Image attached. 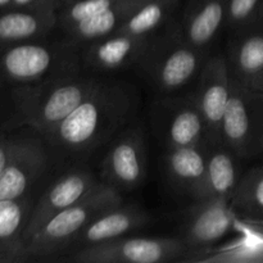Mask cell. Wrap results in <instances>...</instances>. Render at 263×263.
<instances>
[{"mask_svg": "<svg viewBox=\"0 0 263 263\" xmlns=\"http://www.w3.org/2000/svg\"><path fill=\"white\" fill-rule=\"evenodd\" d=\"M136 104L138 95L130 84L100 80L98 86L43 139L46 145L67 156L87 154L126 127Z\"/></svg>", "mask_w": 263, "mask_h": 263, "instance_id": "6da1fadb", "label": "cell"}, {"mask_svg": "<svg viewBox=\"0 0 263 263\" xmlns=\"http://www.w3.org/2000/svg\"><path fill=\"white\" fill-rule=\"evenodd\" d=\"M100 82L94 76L62 74L37 84L20 85L13 89L12 128L27 126L45 136L64 120Z\"/></svg>", "mask_w": 263, "mask_h": 263, "instance_id": "7a4b0ae2", "label": "cell"}, {"mask_svg": "<svg viewBox=\"0 0 263 263\" xmlns=\"http://www.w3.org/2000/svg\"><path fill=\"white\" fill-rule=\"evenodd\" d=\"M122 203L120 190L102 181V184L86 197L54 216L25 241L22 263L58 261L61 254L68 252L72 241L82 229L103 212Z\"/></svg>", "mask_w": 263, "mask_h": 263, "instance_id": "3957f363", "label": "cell"}, {"mask_svg": "<svg viewBox=\"0 0 263 263\" xmlns=\"http://www.w3.org/2000/svg\"><path fill=\"white\" fill-rule=\"evenodd\" d=\"M81 48L67 39L62 43L43 40L17 44L0 50V89L30 85L80 72Z\"/></svg>", "mask_w": 263, "mask_h": 263, "instance_id": "277c9868", "label": "cell"}, {"mask_svg": "<svg viewBox=\"0 0 263 263\" xmlns=\"http://www.w3.org/2000/svg\"><path fill=\"white\" fill-rule=\"evenodd\" d=\"M207 50L185 43L174 30L157 35L138 68L159 92L168 94L199 76Z\"/></svg>", "mask_w": 263, "mask_h": 263, "instance_id": "5b68a950", "label": "cell"}, {"mask_svg": "<svg viewBox=\"0 0 263 263\" xmlns=\"http://www.w3.org/2000/svg\"><path fill=\"white\" fill-rule=\"evenodd\" d=\"M193 252L180 238H117L69 253L74 263L187 262Z\"/></svg>", "mask_w": 263, "mask_h": 263, "instance_id": "8992f818", "label": "cell"}, {"mask_svg": "<svg viewBox=\"0 0 263 263\" xmlns=\"http://www.w3.org/2000/svg\"><path fill=\"white\" fill-rule=\"evenodd\" d=\"M221 144L238 158H252L263 152V92L247 89L231 76Z\"/></svg>", "mask_w": 263, "mask_h": 263, "instance_id": "52a82bcc", "label": "cell"}, {"mask_svg": "<svg viewBox=\"0 0 263 263\" xmlns=\"http://www.w3.org/2000/svg\"><path fill=\"white\" fill-rule=\"evenodd\" d=\"M146 176V148L139 125L125 127L113 139L103 159V182L117 190L139 186Z\"/></svg>", "mask_w": 263, "mask_h": 263, "instance_id": "ba28073f", "label": "cell"}, {"mask_svg": "<svg viewBox=\"0 0 263 263\" xmlns=\"http://www.w3.org/2000/svg\"><path fill=\"white\" fill-rule=\"evenodd\" d=\"M153 120L168 148L207 143V126L194 94L159 99L154 104Z\"/></svg>", "mask_w": 263, "mask_h": 263, "instance_id": "9c48e42d", "label": "cell"}, {"mask_svg": "<svg viewBox=\"0 0 263 263\" xmlns=\"http://www.w3.org/2000/svg\"><path fill=\"white\" fill-rule=\"evenodd\" d=\"M195 202L187 211L182 228L181 238L193 252L187 262L215 247L221 239L234 231L236 220V213L231 208L230 200L205 198Z\"/></svg>", "mask_w": 263, "mask_h": 263, "instance_id": "30bf717a", "label": "cell"}, {"mask_svg": "<svg viewBox=\"0 0 263 263\" xmlns=\"http://www.w3.org/2000/svg\"><path fill=\"white\" fill-rule=\"evenodd\" d=\"M194 95L207 126V143L218 145L221 125L230 98V72L226 57L215 55L205 59Z\"/></svg>", "mask_w": 263, "mask_h": 263, "instance_id": "8fae6325", "label": "cell"}, {"mask_svg": "<svg viewBox=\"0 0 263 263\" xmlns=\"http://www.w3.org/2000/svg\"><path fill=\"white\" fill-rule=\"evenodd\" d=\"M49 164L46 143L40 138L18 135L14 152L0 175V200L32 192Z\"/></svg>", "mask_w": 263, "mask_h": 263, "instance_id": "7c38bea8", "label": "cell"}, {"mask_svg": "<svg viewBox=\"0 0 263 263\" xmlns=\"http://www.w3.org/2000/svg\"><path fill=\"white\" fill-rule=\"evenodd\" d=\"M100 184L102 181L95 179L94 175L86 168L71 170L62 175L36 200L25 230L23 241L28 240L54 216L81 200Z\"/></svg>", "mask_w": 263, "mask_h": 263, "instance_id": "4fadbf2b", "label": "cell"}, {"mask_svg": "<svg viewBox=\"0 0 263 263\" xmlns=\"http://www.w3.org/2000/svg\"><path fill=\"white\" fill-rule=\"evenodd\" d=\"M156 36H134L115 32L86 44V48L81 51V59L90 68L100 72L138 67Z\"/></svg>", "mask_w": 263, "mask_h": 263, "instance_id": "5bb4252c", "label": "cell"}, {"mask_svg": "<svg viewBox=\"0 0 263 263\" xmlns=\"http://www.w3.org/2000/svg\"><path fill=\"white\" fill-rule=\"evenodd\" d=\"M58 3L0 12V50L17 44L43 40L59 25Z\"/></svg>", "mask_w": 263, "mask_h": 263, "instance_id": "9a60e30c", "label": "cell"}, {"mask_svg": "<svg viewBox=\"0 0 263 263\" xmlns=\"http://www.w3.org/2000/svg\"><path fill=\"white\" fill-rule=\"evenodd\" d=\"M226 20L228 0H189L181 20L172 30L185 43L207 50Z\"/></svg>", "mask_w": 263, "mask_h": 263, "instance_id": "2e32d148", "label": "cell"}, {"mask_svg": "<svg viewBox=\"0 0 263 263\" xmlns=\"http://www.w3.org/2000/svg\"><path fill=\"white\" fill-rule=\"evenodd\" d=\"M151 217L138 205H117L105 211L91 221L74 238L67 253H73L85 247L95 246L113 239L122 238L131 231L145 226Z\"/></svg>", "mask_w": 263, "mask_h": 263, "instance_id": "e0dca14e", "label": "cell"}, {"mask_svg": "<svg viewBox=\"0 0 263 263\" xmlns=\"http://www.w3.org/2000/svg\"><path fill=\"white\" fill-rule=\"evenodd\" d=\"M210 144L168 148L166 154V175L172 186L194 200L202 199L207 176Z\"/></svg>", "mask_w": 263, "mask_h": 263, "instance_id": "ac0fdd59", "label": "cell"}, {"mask_svg": "<svg viewBox=\"0 0 263 263\" xmlns=\"http://www.w3.org/2000/svg\"><path fill=\"white\" fill-rule=\"evenodd\" d=\"M226 61L231 77L247 89L263 92V25L236 33Z\"/></svg>", "mask_w": 263, "mask_h": 263, "instance_id": "d6986e66", "label": "cell"}, {"mask_svg": "<svg viewBox=\"0 0 263 263\" xmlns=\"http://www.w3.org/2000/svg\"><path fill=\"white\" fill-rule=\"evenodd\" d=\"M234 231L238 235L229 243L212 247L190 262L199 263H263V234L251 222L236 215Z\"/></svg>", "mask_w": 263, "mask_h": 263, "instance_id": "ffe728a7", "label": "cell"}, {"mask_svg": "<svg viewBox=\"0 0 263 263\" xmlns=\"http://www.w3.org/2000/svg\"><path fill=\"white\" fill-rule=\"evenodd\" d=\"M36 200L32 192L0 200V248L13 257L14 263H22L23 235Z\"/></svg>", "mask_w": 263, "mask_h": 263, "instance_id": "44dd1931", "label": "cell"}, {"mask_svg": "<svg viewBox=\"0 0 263 263\" xmlns=\"http://www.w3.org/2000/svg\"><path fill=\"white\" fill-rule=\"evenodd\" d=\"M238 157L222 144L210 145L207 161V176L202 199L222 198L231 202L239 182Z\"/></svg>", "mask_w": 263, "mask_h": 263, "instance_id": "7402d4cb", "label": "cell"}, {"mask_svg": "<svg viewBox=\"0 0 263 263\" xmlns=\"http://www.w3.org/2000/svg\"><path fill=\"white\" fill-rule=\"evenodd\" d=\"M148 0H125L121 4L77 23L66 31L67 39L81 46L115 33Z\"/></svg>", "mask_w": 263, "mask_h": 263, "instance_id": "603a6c76", "label": "cell"}, {"mask_svg": "<svg viewBox=\"0 0 263 263\" xmlns=\"http://www.w3.org/2000/svg\"><path fill=\"white\" fill-rule=\"evenodd\" d=\"M180 0H148L139 7L116 32L134 36H153L177 9Z\"/></svg>", "mask_w": 263, "mask_h": 263, "instance_id": "cb8c5ba5", "label": "cell"}, {"mask_svg": "<svg viewBox=\"0 0 263 263\" xmlns=\"http://www.w3.org/2000/svg\"><path fill=\"white\" fill-rule=\"evenodd\" d=\"M231 208L243 218L263 220V166L249 171L239 180L231 198Z\"/></svg>", "mask_w": 263, "mask_h": 263, "instance_id": "d4e9b609", "label": "cell"}, {"mask_svg": "<svg viewBox=\"0 0 263 263\" xmlns=\"http://www.w3.org/2000/svg\"><path fill=\"white\" fill-rule=\"evenodd\" d=\"M125 0H76L59 8V25L66 32L82 21L100 14Z\"/></svg>", "mask_w": 263, "mask_h": 263, "instance_id": "484cf974", "label": "cell"}, {"mask_svg": "<svg viewBox=\"0 0 263 263\" xmlns=\"http://www.w3.org/2000/svg\"><path fill=\"white\" fill-rule=\"evenodd\" d=\"M226 25L236 33L263 25V0H228Z\"/></svg>", "mask_w": 263, "mask_h": 263, "instance_id": "4316f807", "label": "cell"}, {"mask_svg": "<svg viewBox=\"0 0 263 263\" xmlns=\"http://www.w3.org/2000/svg\"><path fill=\"white\" fill-rule=\"evenodd\" d=\"M15 134L9 133L7 130H0V175L7 167L13 152H14L15 143H17Z\"/></svg>", "mask_w": 263, "mask_h": 263, "instance_id": "83f0119b", "label": "cell"}, {"mask_svg": "<svg viewBox=\"0 0 263 263\" xmlns=\"http://www.w3.org/2000/svg\"><path fill=\"white\" fill-rule=\"evenodd\" d=\"M54 3H58L59 4V0H12L9 9H20V8H37V7H43V5L54 4Z\"/></svg>", "mask_w": 263, "mask_h": 263, "instance_id": "f1b7e54d", "label": "cell"}, {"mask_svg": "<svg viewBox=\"0 0 263 263\" xmlns=\"http://www.w3.org/2000/svg\"><path fill=\"white\" fill-rule=\"evenodd\" d=\"M0 263H14L13 257L3 248H0Z\"/></svg>", "mask_w": 263, "mask_h": 263, "instance_id": "f546056e", "label": "cell"}, {"mask_svg": "<svg viewBox=\"0 0 263 263\" xmlns=\"http://www.w3.org/2000/svg\"><path fill=\"white\" fill-rule=\"evenodd\" d=\"M243 218V217H241ZM244 220H247L248 222H251L252 225L254 226V228L257 229L258 231H261V233L263 234V220H249V218H244Z\"/></svg>", "mask_w": 263, "mask_h": 263, "instance_id": "4dcf8cb0", "label": "cell"}, {"mask_svg": "<svg viewBox=\"0 0 263 263\" xmlns=\"http://www.w3.org/2000/svg\"><path fill=\"white\" fill-rule=\"evenodd\" d=\"M10 3H12V0H0V12L9 9Z\"/></svg>", "mask_w": 263, "mask_h": 263, "instance_id": "1f68e13d", "label": "cell"}, {"mask_svg": "<svg viewBox=\"0 0 263 263\" xmlns=\"http://www.w3.org/2000/svg\"><path fill=\"white\" fill-rule=\"evenodd\" d=\"M76 2V0H59V4H61V7H63V5H67L69 4V3H73Z\"/></svg>", "mask_w": 263, "mask_h": 263, "instance_id": "d6a6232c", "label": "cell"}]
</instances>
